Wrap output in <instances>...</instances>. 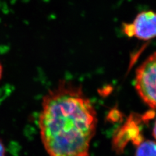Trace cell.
Listing matches in <instances>:
<instances>
[{"mask_svg":"<svg viewBox=\"0 0 156 156\" xmlns=\"http://www.w3.org/2000/svg\"><path fill=\"white\" fill-rule=\"evenodd\" d=\"M96 126L95 109L81 87L62 81L43 98L38 128L49 156H89Z\"/></svg>","mask_w":156,"mask_h":156,"instance_id":"6da1fadb","label":"cell"},{"mask_svg":"<svg viewBox=\"0 0 156 156\" xmlns=\"http://www.w3.org/2000/svg\"><path fill=\"white\" fill-rule=\"evenodd\" d=\"M135 89L144 103L156 109V52L150 55L136 70Z\"/></svg>","mask_w":156,"mask_h":156,"instance_id":"7a4b0ae2","label":"cell"},{"mask_svg":"<svg viewBox=\"0 0 156 156\" xmlns=\"http://www.w3.org/2000/svg\"><path fill=\"white\" fill-rule=\"evenodd\" d=\"M124 31L129 37L147 41L156 37V12L148 11L140 12L131 24H126Z\"/></svg>","mask_w":156,"mask_h":156,"instance_id":"3957f363","label":"cell"},{"mask_svg":"<svg viewBox=\"0 0 156 156\" xmlns=\"http://www.w3.org/2000/svg\"><path fill=\"white\" fill-rule=\"evenodd\" d=\"M135 156H156V142L142 140L137 144Z\"/></svg>","mask_w":156,"mask_h":156,"instance_id":"277c9868","label":"cell"},{"mask_svg":"<svg viewBox=\"0 0 156 156\" xmlns=\"http://www.w3.org/2000/svg\"><path fill=\"white\" fill-rule=\"evenodd\" d=\"M6 150L2 141L0 140V156H5Z\"/></svg>","mask_w":156,"mask_h":156,"instance_id":"5b68a950","label":"cell"},{"mask_svg":"<svg viewBox=\"0 0 156 156\" xmlns=\"http://www.w3.org/2000/svg\"><path fill=\"white\" fill-rule=\"evenodd\" d=\"M153 135H154V138L156 140V121H155V125L154 126V129H153Z\"/></svg>","mask_w":156,"mask_h":156,"instance_id":"8992f818","label":"cell"},{"mask_svg":"<svg viewBox=\"0 0 156 156\" xmlns=\"http://www.w3.org/2000/svg\"><path fill=\"white\" fill-rule=\"evenodd\" d=\"M2 75H3V67H2L1 62H0V80H1V79H2Z\"/></svg>","mask_w":156,"mask_h":156,"instance_id":"52a82bcc","label":"cell"}]
</instances>
